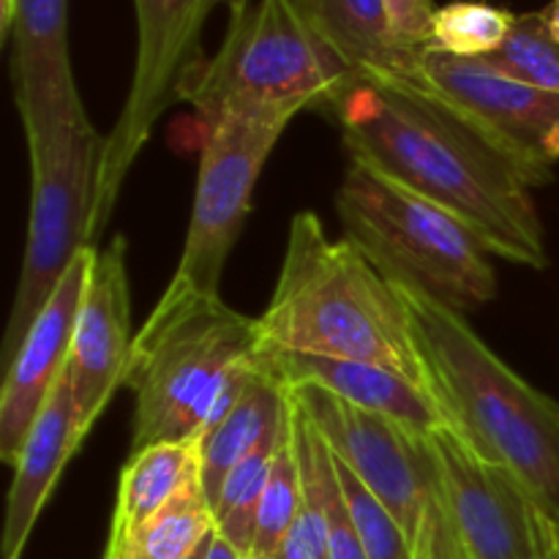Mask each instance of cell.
I'll return each mask as SVG.
<instances>
[{
  "label": "cell",
  "instance_id": "ba28073f",
  "mask_svg": "<svg viewBox=\"0 0 559 559\" xmlns=\"http://www.w3.org/2000/svg\"><path fill=\"white\" fill-rule=\"evenodd\" d=\"M218 0H134L136 63L129 96L115 129L104 142L91 240L102 238L120 189L162 115L183 102L191 80L205 63L202 27Z\"/></svg>",
  "mask_w": 559,
  "mask_h": 559
},
{
  "label": "cell",
  "instance_id": "603a6c76",
  "mask_svg": "<svg viewBox=\"0 0 559 559\" xmlns=\"http://www.w3.org/2000/svg\"><path fill=\"white\" fill-rule=\"evenodd\" d=\"M304 506V480H300L298 451L293 440V420L284 431L276 448L271 478H267L265 495H262L260 513H257L254 544H251L249 559H278L282 546L298 519Z\"/></svg>",
  "mask_w": 559,
  "mask_h": 559
},
{
  "label": "cell",
  "instance_id": "e575fe53",
  "mask_svg": "<svg viewBox=\"0 0 559 559\" xmlns=\"http://www.w3.org/2000/svg\"><path fill=\"white\" fill-rule=\"evenodd\" d=\"M557 533H559V516H557Z\"/></svg>",
  "mask_w": 559,
  "mask_h": 559
},
{
  "label": "cell",
  "instance_id": "e0dca14e",
  "mask_svg": "<svg viewBox=\"0 0 559 559\" xmlns=\"http://www.w3.org/2000/svg\"><path fill=\"white\" fill-rule=\"evenodd\" d=\"M85 437L69 374H63L16 453L14 480L5 502L3 559H20L60 473Z\"/></svg>",
  "mask_w": 559,
  "mask_h": 559
},
{
  "label": "cell",
  "instance_id": "2e32d148",
  "mask_svg": "<svg viewBox=\"0 0 559 559\" xmlns=\"http://www.w3.org/2000/svg\"><path fill=\"white\" fill-rule=\"evenodd\" d=\"M9 33L20 120L82 104L69 58V0H0V36Z\"/></svg>",
  "mask_w": 559,
  "mask_h": 559
},
{
  "label": "cell",
  "instance_id": "277c9868",
  "mask_svg": "<svg viewBox=\"0 0 559 559\" xmlns=\"http://www.w3.org/2000/svg\"><path fill=\"white\" fill-rule=\"evenodd\" d=\"M260 320L222 295L167 284L134 336L126 388L134 391L129 453L158 442H200L213 404L260 349Z\"/></svg>",
  "mask_w": 559,
  "mask_h": 559
},
{
  "label": "cell",
  "instance_id": "5b68a950",
  "mask_svg": "<svg viewBox=\"0 0 559 559\" xmlns=\"http://www.w3.org/2000/svg\"><path fill=\"white\" fill-rule=\"evenodd\" d=\"M336 213L344 235L393 282L462 314L497 295V271L484 240L462 218L380 169L349 158Z\"/></svg>",
  "mask_w": 559,
  "mask_h": 559
},
{
  "label": "cell",
  "instance_id": "d6a6232c",
  "mask_svg": "<svg viewBox=\"0 0 559 559\" xmlns=\"http://www.w3.org/2000/svg\"><path fill=\"white\" fill-rule=\"evenodd\" d=\"M218 3H224L229 9V14L233 16H240L249 11V0H218Z\"/></svg>",
  "mask_w": 559,
  "mask_h": 559
},
{
  "label": "cell",
  "instance_id": "9a60e30c",
  "mask_svg": "<svg viewBox=\"0 0 559 559\" xmlns=\"http://www.w3.org/2000/svg\"><path fill=\"white\" fill-rule=\"evenodd\" d=\"M257 369L265 371L284 388L314 385L344 402L399 420L407 429L429 437L440 426H448L440 402L396 369L366 360L322 358V355L284 353V349H257Z\"/></svg>",
  "mask_w": 559,
  "mask_h": 559
},
{
  "label": "cell",
  "instance_id": "8992f818",
  "mask_svg": "<svg viewBox=\"0 0 559 559\" xmlns=\"http://www.w3.org/2000/svg\"><path fill=\"white\" fill-rule=\"evenodd\" d=\"M355 82L295 0H260L229 20L222 49L200 66L183 102L200 123L224 112L293 120L304 109L333 115Z\"/></svg>",
  "mask_w": 559,
  "mask_h": 559
},
{
  "label": "cell",
  "instance_id": "f1b7e54d",
  "mask_svg": "<svg viewBox=\"0 0 559 559\" xmlns=\"http://www.w3.org/2000/svg\"><path fill=\"white\" fill-rule=\"evenodd\" d=\"M415 559H467L437 486L429 506H426L418 538H415Z\"/></svg>",
  "mask_w": 559,
  "mask_h": 559
},
{
  "label": "cell",
  "instance_id": "83f0119b",
  "mask_svg": "<svg viewBox=\"0 0 559 559\" xmlns=\"http://www.w3.org/2000/svg\"><path fill=\"white\" fill-rule=\"evenodd\" d=\"M385 11L393 44L420 66V55L431 49L435 3L431 0H385Z\"/></svg>",
  "mask_w": 559,
  "mask_h": 559
},
{
  "label": "cell",
  "instance_id": "cb8c5ba5",
  "mask_svg": "<svg viewBox=\"0 0 559 559\" xmlns=\"http://www.w3.org/2000/svg\"><path fill=\"white\" fill-rule=\"evenodd\" d=\"M516 14L480 0H453L440 5L431 22V49L456 58H489L513 31Z\"/></svg>",
  "mask_w": 559,
  "mask_h": 559
},
{
  "label": "cell",
  "instance_id": "7402d4cb",
  "mask_svg": "<svg viewBox=\"0 0 559 559\" xmlns=\"http://www.w3.org/2000/svg\"><path fill=\"white\" fill-rule=\"evenodd\" d=\"M289 404H293V399H289ZM289 420H293V407H289L287 420H284L282 435L273 442H267V445H262L260 451L251 453L249 459H243L238 467L229 469L222 489H218L216 500L211 502L216 533L222 535L229 546H235L243 557L251 555L257 513H260L262 495H265L267 478H271L276 448L278 442H282L284 431L289 429Z\"/></svg>",
  "mask_w": 559,
  "mask_h": 559
},
{
  "label": "cell",
  "instance_id": "d4e9b609",
  "mask_svg": "<svg viewBox=\"0 0 559 559\" xmlns=\"http://www.w3.org/2000/svg\"><path fill=\"white\" fill-rule=\"evenodd\" d=\"M484 60L527 85L559 93V41L551 36L544 11L516 14L508 41Z\"/></svg>",
  "mask_w": 559,
  "mask_h": 559
},
{
  "label": "cell",
  "instance_id": "5bb4252c",
  "mask_svg": "<svg viewBox=\"0 0 559 559\" xmlns=\"http://www.w3.org/2000/svg\"><path fill=\"white\" fill-rule=\"evenodd\" d=\"M93 260H96V246H87L74 257L5 369L3 391H0V459L11 467L27 431L36 424L47 399L52 396L60 377L66 374L76 314L91 278Z\"/></svg>",
  "mask_w": 559,
  "mask_h": 559
},
{
  "label": "cell",
  "instance_id": "484cf974",
  "mask_svg": "<svg viewBox=\"0 0 559 559\" xmlns=\"http://www.w3.org/2000/svg\"><path fill=\"white\" fill-rule=\"evenodd\" d=\"M336 459V453H333ZM338 484H342L344 500H347L349 516H353L358 538L369 559H415V544L407 530L399 524L385 508V502L342 462L336 459Z\"/></svg>",
  "mask_w": 559,
  "mask_h": 559
},
{
  "label": "cell",
  "instance_id": "4dcf8cb0",
  "mask_svg": "<svg viewBox=\"0 0 559 559\" xmlns=\"http://www.w3.org/2000/svg\"><path fill=\"white\" fill-rule=\"evenodd\" d=\"M544 14H546V25H549L551 36L559 41V0H555V3L544 11Z\"/></svg>",
  "mask_w": 559,
  "mask_h": 559
},
{
  "label": "cell",
  "instance_id": "30bf717a",
  "mask_svg": "<svg viewBox=\"0 0 559 559\" xmlns=\"http://www.w3.org/2000/svg\"><path fill=\"white\" fill-rule=\"evenodd\" d=\"M429 445L467 559H559L557 519L516 473L480 456L451 426L431 431Z\"/></svg>",
  "mask_w": 559,
  "mask_h": 559
},
{
  "label": "cell",
  "instance_id": "9c48e42d",
  "mask_svg": "<svg viewBox=\"0 0 559 559\" xmlns=\"http://www.w3.org/2000/svg\"><path fill=\"white\" fill-rule=\"evenodd\" d=\"M289 118L224 112L202 120V151L197 169L186 243L173 273V287L218 295L224 265L251 213L257 180Z\"/></svg>",
  "mask_w": 559,
  "mask_h": 559
},
{
  "label": "cell",
  "instance_id": "1f68e13d",
  "mask_svg": "<svg viewBox=\"0 0 559 559\" xmlns=\"http://www.w3.org/2000/svg\"><path fill=\"white\" fill-rule=\"evenodd\" d=\"M544 147H546V153H549V156L555 158V162H559V129H555L549 136H546Z\"/></svg>",
  "mask_w": 559,
  "mask_h": 559
},
{
  "label": "cell",
  "instance_id": "8fae6325",
  "mask_svg": "<svg viewBox=\"0 0 559 559\" xmlns=\"http://www.w3.org/2000/svg\"><path fill=\"white\" fill-rule=\"evenodd\" d=\"M287 391L336 459L385 502L415 544L437 486L429 437L380 413L355 407L322 388L300 385Z\"/></svg>",
  "mask_w": 559,
  "mask_h": 559
},
{
  "label": "cell",
  "instance_id": "ac0fdd59",
  "mask_svg": "<svg viewBox=\"0 0 559 559\" xmlns=\"http://www.w3.org/2000/svg\"><path fill=\"white\" fill-rule=\"evenodd\" d=\"M358 82L415 76L420 66L393 44L385 0H295Z\"/></svg>",
  "mask_w": 559,
  "mask_h": 559
},
{
  "label": "cell",
  "instance_id": "4fadbf2b",
  "mask_svg": "<svg viewBox=\"0 0 559 559\" xmlns=\"http://www.w3.org/2000/svg\"><path fill=\"white\" fill-rule=\"evenodd\" d=\"M131 347L134 338L126 240L118 235L109 240L107 249L96 251L66 366L85 435L102 418L118 388L126 385Z\"/></svg>",
  "mask_w": 559,
  "mask_h": 559
},
{
  "label": "cell",
  "instance_id": "f546056e",
  "mask_svg": "<svg viewBox=\"0 0 559 559\" xmlns=\"http://www.w3.org/2000/svg\"><path fill=\"white\" fill-rule=\"evenodd\" d=\"M205 559H249V557H243L238 549H235V546H229L222 535L213 533L211 544H207Z\"/></svg>",
  "mask_w": 559,
  "mask_h": 559
},
{
  "label": "cell",
  "instance_id": "7a4b0ae2",
  "mask_svg": "<svg viewBox=\"0 0 559 559\" xmlns=\"http://www.w3.org/2000/svg\"><path fill=\"white\" fill-rule=\"evenodd\" d=\"M262 347L396 369L431 393L402 289L353 240H331L314 211L289 224ZM435 396V393H431Z\"/></svg>",
  "mask_w": 559,
  "mask_h": 559
},
{
  "label": "cell",
  "instance_id": "4316f807",
  "mask_svg": "<svg viewBox=\"0 0 559 559\" xmlns=\"http://www.w3.org/2000/svg\"><path fill=\"white\" fill-rule=\"evenodd\" d=\"M300 480H304V506H300L298 519H295L293 530L284 540L278 559H331L325 508H322L320 491L304 469H300Z\"/></svg>",
  "mask_w": 559,
  "mask_h": 559
},
{
  "label": "cell",
  "instance_id": "3957f363",
  "mask_svg": "<svg viewBox=\"0 0 559 559\" xmlns=\"http://www.w3.org/2000/svg\"><path fill=\"white\" fill-rule=\"evenodd\" d=\"M393 282V278H391ZM415 342L448 426L489 462L502 464L559 516V404L519 377L462 311L396 282Z\"/></svg>",
  "mask_w": 559,
  "mask_h": 559
},
{
  "label": "cell",
  "instance_id": "52a82bcc",
  "mask_svg": "<svg viewBox=\"0 0 559 559\" xmlns=\"http://www.w3.org/2000/svg\"><path fill=\"white\" fill-rule=\"evenodd\" d=\"M31 156V218L20 282L3 336V369L14 360L38 311L82 249L93 246V211L104 142L82 104L22 120Z\"/></svg>",
  "mask_w": 559,
  "mask_h": 559
},
{
  "label": "cell",
  "instance_id": "d6986e66",
  "mask_svg": "<svg viewBox=\"0 0 559 559\" xmlns=\"http://www.w3.org/2000/svg\"><path fill=\"white\" fill-rule=\"evenodd\" d=\"M197 480H200L197 442H158L140 453H129L120 469L107 551L126 544L142 524L151 522Z\"/></svg>",
  "mask_w": 559,
  "mask_h": 559
},
{
  "label": "cell",
  "instance_id": "836d02e7",
  "mask_svg": "<svg viewBox=\"0 0 559 559\" xmlns=\"http://www.w3.org/2000/svg\"><path fill=\"white\" fill-rule=\"evenodd\" d=\"M207 544H211V538H207V540H205V544H202V546H200V549H197V551H194V555H191L189 559H205V555H207Z\"/></svg>",
  "mask_w": 559,
  "mask_h": 559
},
{
  "label": "cell",
  "instance_id": "7c38bea8",
  "mask_svg": "<svg viewBox=\"0 0 559 559\" xmlns=\"http://www.w3.org/2000/svg\"><path fill=\"white\" fill-rule=\"evenodd\" d=\"M420 76L456 102L502 147L530 189L555 178L544 142L559 129V93L540 91L484 58H456L440 49L420 55Z\"/></svg>",
  "mask_w": 559,
  "mask_h": 559
},
{
  "label": "cell",
  "instance_id": "6da1fadb",
  "mask_svg": "<svg viewBox=\"0 0 559 559\" xmlns=\"http://www.w3.org/2000/svg\"><path fill=\"white\" fill-rule=\"evenodd\" d=\"M349 158L380 169L462 218L491 257L544 271V224L502 147L429 80L355 82L336 112Z\"/></svg>",
  "mask_w": 559,
  "mask_h": 559
},
{
  "label": "cell",
  "instance_id": "ffe728a7",
  "mask_svg": "<svg viewBox=\"0 0 559 559\" xmlns=\"http://www.w3.org/2000/svg\"><path fill=\"white\" fill-rule=\"evenodd\" d=\"M289 407L293 404L287 388L257 369L238 407L213 435L200 442V484L207 502L216 500L229 469L282 435Z\"/></svg>",
  "mask_w": 559,
  "mask_h": 559
},
{
  "label": "cell",
  "instance_id": "44dd1931",
  "mask_svg": "<svg viewBox=\"0 0 559 559\" xmlns=\"http://www.w3.org/2000/svg\"><path fill=\"white\" fill-rule=\"evenodd\" d=\"M213 533V508L197 480L104 559H189Z\"/></svg>",
  "mask_w": 559,
  "mask_h": 559
}]
</instances>
